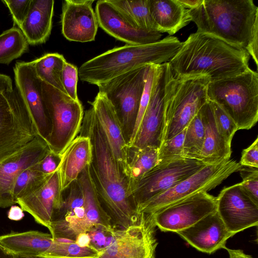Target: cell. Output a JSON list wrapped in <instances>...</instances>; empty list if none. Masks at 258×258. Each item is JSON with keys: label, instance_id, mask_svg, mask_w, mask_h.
Segmentation results:
<instances>
[{"label": "cell", "instance_id": "1f68e13d", "mask_svg": "<svg viewBox=\"0 0 258 258\" xmlns=\"http://www.w3.org/2000/svg\"><path fill=\"white\" fill-rule=\"evenodd\" d=\"M159 149L147 147L129 148L128 178L131 186L158 163Z\"/></svg>", "mask_w": 258, "mask_h": 258}, {"label": "cell", "instance_id": "9a60e30c", "mask_svg": "<svg viewBox=\"0 0 258 258\" xmlns=\"http://www.w3.org/2000/svg\"><path fill=\"white\" fill-rule=\"evenodd\" d=\"M216 212L227 230L234 235L258 224V204L240 182L221 190L216 197Z\"/></svg>", "mask_w": 258, "mask_h": 258}, {"label": "cell", "instance_id": "816d5d0a", "mask_svg": "<svg viewBox=\"0 0 258 258\" xmlns=\"http://www.w3.org/2000/svg\"><path fill=\"white\" fill-rule=\"evenodd\" d=\"M17 258H46L41 256H18Z\"/></svg>", "mask_w": 258, "mask_h": 258}, {"label": "cell", "instance_id": "7402d4cb", "mask_svg": "<svg viewBox=\"0 0 258 258\" xmlns=\"http://www.w3.org/2000/svg\"><path fill=\"white\" fill-rule=\"evenodd\" d=\"M93 107L108 145L122 173L128 177L129 148L115 109L102 93L98 92Z\"/></svg>", "mask_w": 258, "mask_h": 258}, {"label": "cell", "instance_id": "5bb4252c", "mask_svg": "<svg viewBox=\"0 0 258 258\" xmlns=\"http://www.w3.org/2000/svg\"><path fill=\"white\" fill-rule=\"evenodd\" d=\"M216 211V197L204 191L151 214L160 230L176 233Z\"/></svg>", "mask_w": 258, "mask_h": 258}, {"label": "cell", "instance_id": "603a6c76", "mask_svg": "<svg viewBox=\"0 0 258 258\" xmlns=\"http://www.w3.org/2000/svg\"><path fill=\"white\" fill-rule=\"evenodd\" d=\"M176 233L191 246L208 254L224 248L228 239L234 235L227 230L216 211Z\"/></svg>", "mask_w": 258, "mask_h": 258}, {"label": "cell", "instance_id": "ac0fdd59", "mask_svg": "<svg viewBox=\"0 0 258 258\" xmlns=\"http://www.w3.org/2000/svg\"><path fill=\"white\" fill-rule=\"evenodd\" d=\"M16 203L37 223L48 229L63 203L58 168L28 194L17 199Z\"/></svg>", "mask_w": 258, "mask_h": 258}, {"label": "cell", "instance_id": "ffe728a7", "mask_svg": "<svg viewBox=\"0 0 258 258\" xmlns=\"http://www.w3.org/2000/svg\"><path fill=\"white\" fill-rule=\"evenodd\" d=\"M95 12L99 26L126 44H151L158 41L162 37L160 32H149L135 27L108 0L97 1Z\"/></svg>", "mask_w": 258, "mask_h": 258}, {"label": "cell", "instance_id": "8fae6325", "mask_svg": "<svg viewBox=\"0 0 258 258\" xmlns=\"http://www.w3.org/2000/svg\"><path fill=\"white\" fill-rule=\"evenodd\" d=\"M156 227L152 214L141 213L137 224L116 226L111 243L99 252L97 258H156Z\"/></svg>", "mask_w": 258, "mask_h": 258}, {"label": "cell", "instance_id": "30bf717a", "mask_svg": "<svg viewBox=\"0 0 258 258\" xmlns=\"http://www.w3.org/2000/svg\"><path fill=\"white\" fill-rule=\"evenodd\" d=\"M241 166L231 159L219 164L206 165L169 189L140 205L138 212L154 213L200 192H207L238 171Z\"/></svg>", "mask_w": 258, "mask_h": 258}, {"label": "cell", "instance_id": "d6986e66", "mask_svg": "<svg viewBox=\"0 0 258 258\" xmlns=\"http://www.w3.org/2000/svg\"><path fill=\"white\" fill-rule=\"evenodd\" d=\"M47 143L37 135L20 151L0 162V207L15 204L11 189L16 176L40 161L50 151Z\"/></svg>", "mask_w": 258, "mask_h": 258}, {"label": "cell", "instance_id": "74e56055", "mask_svg": "<svg viewBox=\"0 0 258 258\" xmlns=\"http://www.w3.org/2000/svg\"><path fill=\"white\" fill-rule=\"evenodd\" d=\"M116 225L109 228L102 225L92 226L87 232L89 238V246L98 252L111 243Z\"/></svg>", "mask_w": 258, "mask_h": 258}, {"label": "cell", "instance_id": "e575fe53", "mask_svg": "<svg viewBox=\"0 0 258 258\" xmlns=\"http://www.w3.org/2000/svg\"><path fill=\"white\" fill-rule=\"evenodd\" d=\"M48 175L39 171L37 163L19 173L14 180L11 192L15 204L17 199L32 190Z\"/></svg>", "mask_w": 258, "mask_h": 258}, {"label": "cell", "instance_id": "8992f818", "mask_svg": "<svg viewBox=\"0 0 258 258\" xmlns=\"http://www.w3.org/2000/svg\"><path fill=\"white\" fill-rule=\"evenodd\" d=\"M209 82L203 76L175 77L171 69L165 88L162 143L184 130L208 100L207 88Z\"/></svg>", "mask_w": 258, "mask_h": 258}, {"label": "cell", "instance_id": "f6af8a7d", "mask_svg": "<svg viewBox=\"0 0 258 258\" xmlns=\"http://www.w3.org/2000/svg\"><path fill=\"white\" fill-rule=\"evenodd\" d=\"M13 89L11 78L5 74L0 73V92H8Z\"/></svg>", "mask_w": 258, "mask_h": 258}, {"label": "cell", "instance_id": "484cf974", "mask_svg": "<svg viewBox=\"0 0 258 258\" xmlns=\"http://www.w3.org/2000/svg\"><path fill=\"white\" fill-rule=\"evenodd\" d=\"M53 0H31L28 14L19 28L29 45L45 43L52 29Z\"/></svg>", "mask_w": 258, "mask_h": 258}, {"label": "cell", "instance_id": "b9f144b4", "mask_svg": "<svg viewBox=\"0 0 258 258\" xmlns=\"http://www.w3.org/2000/svg\"><path fill=\"white\" fill-rule=\"evenodd\" d=\"M12 16L14 26L19 28L25 19L31 5V0H3Z\"/></svg>", "mask_w": 258, "mask_h": 258}, {"label": "cell", "instance_id": "7bdbcfd3", "mask_svg": "<svg viewBox=\"0 0 258 258\" xmlns=\"http://www.w3.org/2000/svg\"><path fill=\"white\" fill-rule=\"evenodd\" d=\"M61 160V154L50 151L37 163L39 171L45 175H49L57 170Z\"/></svg>", "mask_w": 258, "mask_h": 258}, {"label": "cell", "instance_id": "277c9868", "mask_svg": "<svg viewBox=\"0 0 258 258\" xmlns=\"http://www.w3.org/2000/svg\"><path fill=\"white\" fill-rule=\"evenodd\" d=\"M181 44L177 37L169 35L151 44L115 47L83 63L78 76L82 81L97 86L138 68L166 62Z\"/></svg>", "mask_w": 258, "mask_h": 258}, {"label": "cell", "instance_id": "52a82bcc", "mask_svg": "<svg viewBox=\"0 0 258 258\" xmlns=\"http://www.w3.org/2000/svg\"><path fill=\"white\" fill-rule=\"evenodd\" d=\"M41 89L51 126L47 143L52 152L62 154L80 133L83 107L80 100H73L42 81Z\"/></svg>", "mask_w": 258, "mask_h": 258}, {"label": "cell", "instance_id": "4fadbf2b", "mask_svg": "<svg viewBox=\"0 0 258 258\" xmlns=\"http://www.w3.org/2000/svg\"><path fill=\"white\" fill-rule=\"evenodd\" d=\"M171 71L168 62L157 64L150 97L134 140L130 148L159 149L164 129L165 85Z\"/></svg>", "mask_w": 258, "mask_h": 258}, {"label": "cell", "instance_id": "5b68a950", "mask_svg": "<svg viewBox=\"0 0 258 258\" xmlns=\"http://www.w3.org/2000/svg\"><path fill=\"white\" fill-rule=\"evenodd\" d=\"M208 100L216 103L239 130H249L258 119V74L249 68L237 76L210 82Z\"/></svg>", "mask_w": 258, "mask_h": 258}, {"label": "cell", "instance_id": "d6a6232c", "mask_svg": "<svg viewBox=\"0 0 258 258\" xmlns=\"http://www.w3.org/2000/svg\"><path fill=\"white\" fill-rule=\"evenodd\" d=\"M29 43L17 26L0 34V64L9 65L29 50Z\"/></svg>", "mask_w": 258, "mask_h": 258}, {"label": "cell", "instance_id": "e0dca14e", "mask_svg": "<svg viewBox=\"0 0 258 258\" xmlns=\"http://www.w3.org/2000/svg\"><path fill=\"white\" fill-rule=\"evenodd\" d=\"M13 70L15 88L31 115L38 135L47 142L51 126L43 98L41 81L32 61H18Z\"/></svg>", "mask_w": 258, "mask_h": 258}, {"label": "cell", "instance_id": "7a4b0ae2", "mask_svg": "<svg viewBox=\"0 0 258 258\" xmlns=\"http://www.w3.org/2000/svg\"><path fill=\"white\" fill-rule=\"evenodd\" d=\"M249 56L244 49L196 32L182 42L168 63L175 77L203 76L214 82L245 72L249 68Z\"/></svg>", "mask_w": 258, "mask_h": 258}, {"label": "cell", "instance_id": "8d00e7d4", "mask_svg": "<svg viewBox=\"0 0 258 258\" xmlns=\"http://www.w3.org/2000/svg\"><path fill=\"white\" fill-rule=\"evenodd\" d=\"M211 105L217 128L224 139L231 144L232 138L238 128L234 121L216 103L209 101Z\"/></svg>", "mask_w": 258, "mask_h": 258}, {"label": "cell", "instance_id": "836d02e7", "mask_svg": "<svg viewBox=\"0 0 258 258\" xmlns=\"http://www.w3.org/2000/svg\"><path fill=\"white\" fill-rule=\"evenodd\" d=\"M204 137L205 127L200 110L186 127L183 157L197 159L203 145Z\"/></svg>", "mask_w": 258, "mask_h": 258}, {"label": "cell", "instance_id": "44dd1931", "mask_svg": "<svg viewBox=\"0 0 258 258\" xmlns=\"http://www.w3.org/2000/svg\"><path fill=\"white\" fill-rule=\"evenodd\" d=\"M94 1L66 0L62 3L61 32L68 40L81 42L94 41L98 22L92 5Z\"/></svg>", "mask_w": 258, "mask_h": 258}, {"label": "cell", "instance_id": "f1b7e54d", "mask_svg": "<svg viewBox=\"0 0 258 258\" xmlns=\"http://www.w3.org/2000/svg\"><path fill=\"white\" fill-rule=\"evenodd\" d=\"M89 165L83 170L77 178L84 195L87 221L90 228L99 225L112 228L115 225L99 201L91 176Z\"/></svg>", "mask_w": 258, "mask_h": 258}, {"label": "cell", "instance_id": "7dc6e473", "mask_svg": "<svg viewBox=\"0 0 258 258\" xmlns=\"http://www.w3.org/2000/svg\"><path fill=\"white\" fill-rule=\"evenodd\" d=\"M224 249L228 251L229 258H253L251 255L245 254L241 249H232L226 247Z\"/></svg>", "mask_w": 258, "mask_h": 258}, {"label": "cell", "instance_id": "f546056e", "mask_svg": "<svg viewBox=\"0 0 258 258\" xmlns=\"http://www.w3.org/2000/svg\"><path fill=\"white\" fill-rule=\"evenodd\" d=\"M63 56L57 53H48L33 61L35 73L42 82L65 93L61 82L64 63Z\"/></svg>", "mask_w": 258, "mask_h": 258}, {"label": "cell", "instance_id": "d4e9b609", "mask_svg": "<svg viewBox=\"0 0 258 258\" xmlns=\"http://www.w3.org/2000/svg\"><path fill=\"white\" fill-rule=\"evenodd\" d=\"M205 127L203 145L197 159L206 165L219 164L230 159L231 144L219 133L210 102L208 100L201 107Z\"/></svg>", "mask_w": 258, "mask_h": 258}, {"label": "cell", "instance_id": "f35d334b", "mask_svg": "<svg viewBox=\"0 0 258 258\" xmlns=\"http://www.w3.org/2000/svg\"><path fill=\"white\" fill-rule=\"evenodd\" d=\"M157 64L150 65L146 81V83L141 98L139 112L136 119L135 125L133 131V133L130 141L128 143V147L132 144L134 140L137 133L139 128L141 122L143 119V116L146 110L147 105L150 97L151 92L153 86V81L155 77V71Z\"/></svg>", "mask_w": 258, "mask_h": 258}, {"label": "cell", "instance_id": "c3c4849f", "mask_svg": "<svg viewBox=\"0 0 258 258\" xmlns=\"http://www.w3.org/2000/svg\"><path fill=\"white\" fill-rule=\"evenodd\" d=\"M178 1L185 8L191 10L200 6L203 0H178Z\"/></svg>", "mask_w": 258, "mask_h": 258}, {"label": "cell", "instance_id": "4dcf8cb0", "mask_svg": "<svg viewBox=\"0 0 258 258\" xmlns=\"http://www.w3.org/2000/svg\"><path fill=\"white\" fill-rule=\"evenodd\" d=\"M135 27L149 32H158L151 16L148 0H108Z\"/></svg>", "mask_w": 258, "mask_h": 258}, {"label": "cell", "instance_id": "4316f807", "mask_svg": "<svg viewBox=\"0 0 258 258\" xmlns=\"http://www.w3.org/2000/svg\"><path fill=\"white\" fill-rule=\"evenodd\" d=\"M148 6L158 32L173 35L191 21L188 9L178 0H148Z\"/></svg>", "mask_w": 258, "mask_h": 258}, {"label": "cell", "instance_id": "3957f363", "mask_svg": "<svg viewBox=\"0 0 258 258\" xmlns=\"http://www.w3.org/2000/svg\"><path fill=\"white\" fill-rule=\"evenodd\" d=\"M189 13L197 32L247 50L258 35V7L252 0H203Z\"/></svg>", "mask_w": 258, "mask_h": 258}, {"label": "cell", "instance_id": "ee69618b", "mask_svg": "<svg viewBox=\"0 0 258 258\" xmlns=\"http://www.w3.org/2000/svg\"><path fill=\"white\" fill-rule=\"evenodd\" d=\"M239 163L242 166L258 168V138L247 148L243 150Z\"/></svg>", "mask_w": 258, "mask_h": 258}, {"label": "cell", "instance_id": "cb8c5ba5", "mask_svg": "<svg viewBox=\"0 0 258 258\" xmlns=\"http://www.w3.org/2000/svg\"><path fill=\"white\" fill-rule=\"evenodd\" d=\"M92 159V146L89 137L79 135L61 154L58 167L62 191L77 179Z\"/></svg>", "mask_w": 258, "mask_h": 258}, {"label": "cell", "instance_id": "9c48e42d", "mask_svg": "<svg viewBox=\"0 0 258 258\" xmlns=\"http://www.w3.org/2000/svg\"><path fill=\"white\" fill-rule=\"evenodd\" d=\"M38 135L27 107L16 88L0 92V162Z\"/></svg>", "mask_w": 258, "mask_h": 258}, {"label": "cell", "instance_id": "681fc988", "mask_svg": "<svg viewBox=\"0 0 258 258\" xmlns=\"http://www.w3.org/2000/svg\"><path fill=\"white\" fill-rule=\"evenodd\" d=\"M75 242L81 246H89V238L87 232L79 235Z\"/></svg>", "mask_w": 258, "mask_h": 258}, {"label": "cell", "instance_id": "2e32d148", "mask_svg": "<svg viewBox=\"0 0 258 258\" xmlns=\"http://www.w3.org/2000/svg\"><path fill=\"white\" fill-rule=\"evenodd\" d=\"M61 208L51 221L48 230L54 239L75 241L90 227L86 217L85 198L78 179L62 190Z\"/></svg>", "mask_w": 258, "mask_h": 258}, {"label": "cell", "instance_id": "bcb514c9", "mask_svg": "<svg viewBox=\"0 0 258 258\" xmlns=\"http://www.w3.org/2000/svg\"><path fill=\"white\" fill-rule=\"evenodd\" d=\"M24 217V211L20 207L13 205L8 213V217L9 219L14 221H19Z\"/></svg>", "mask_w": 258, "mask_h": 258}, {"label": "cell", "instance_id": "7c38bea8", "mask_svg": "<svg viewBox=\"0 0 258 258\" xmlns=\"http://www.w3.org/2000/svg\"><path fill=\"white\" fill-rule=\"evenodd\" d=\"M206 164L186 157L158 163L132 186V192L138 207L169 189Z\"/></svg>", "mask_w": 258, "mask_h": 258}, {"label": "cell", "instance_id": "ab89813d", "mask_svg": "<svg viewBox=\"0 0 258 258\" xmlns=\"http://www.w3.org/2000/svg\"><path fill=\"white\" fill-rule=\"evenodd\" d=\"M238 171L242 179L240 182L242 187L258 204V168L241 166Z\"/></svg>", "mask_w": 258, "mask_h": 258}, {"label": "cell", "instance_id": "60d3db41", "mask_svg": "<svg viewBox=\"0 0 258 258\" xmlns=\"http://www.w3.org/2000/svg\"><path fill=\"white\" fill-rule=\"evenodd\" d=\"M78 77L77 68L67 61L62 72V84L67 95L76 101L79 100L77 95Z\"/></svg>", "mask_w": 258, "mask_h": 258}, {"label": "cell", "instance_id": "d590c367", "mask_svg": "<svg viewBox=\"0 0 258 258\" xmlns=\"http://www.w3.org/2000/svg\"><path fill=\"white\" fill-rule=\"evenodd\" d=\"M186 127L173 138L163 142L158 151V163L183 157V145Z\"/></svg>", "mask_w": 258, "mask_h": 258}, {"label": "cell", "instance_id": "ba28073f", "mask_svg": "<svg viewBox=\"0 0 258 258\" xmlns=\"http://www.w3.org/2000/svg\"><path fill=\"white\" fill-rule=\"evenodd\" d=\"M150 65L120 75L97 86L114 107L127 143L137 118Z\"/></svg>", "mask_w": 258, "mask_h": 258}, {"label": "cell", "instance_id": "6da1fadb", "mask_svg": "<svg viewBox=\"0 0 258 258\" xmlns=\"http://www.w3.org/2000/svg\"><path fill=\"white\" fill-rule=\"evenodd\" d=\"M80 135L89 137L92 144L90 172L103 208L119 227L137 224L141 213L130 180L119 167L92 106L84 112Z\"/></svg>", "mask_w": 258, "mask_h": 258}, {"label": "cell", "instance_id": "f907efd6", "mask_svg": "<svg viewBox=\"0 0 258 258\" xmlns=\"http://www.w3.org/2000/svg\"><path fill=\"white\" fill-rule=\"evenodd\" d=\"M18 256L10 252L0 245V258H17Z\"/></svg>", "mask_w": 258, "mask_h": 258}, {"label": "cell", "instance_id": "83f0119b", "mask_svg": "<svg viewBox=\"0 0 258 258\" xmlns=\"http://www.w3.org/2000/svg\"><path fill=\"white\" fill-rule=\"evenodd\" d=\"M54 240L50 234L31 230L0 236V245L17 256L44 257Z\"/></svg>", "mask_w": 258, "mask_h": 258}]
</instances>
